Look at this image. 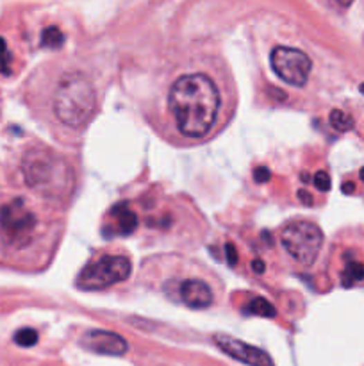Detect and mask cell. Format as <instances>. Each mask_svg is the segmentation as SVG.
<instances>
[{"label":"cell","mask_w":364,"mask_h":366,"mask_svg":"<svg viewBox=\"0 0 364 366\" xmlns=\"http://www.w3.org/2000/svg\"><path fill=\"white\" fill-rule=\"evenodd\" d=\"M170 113L188 138H202L212 129L220 111V93L203 73L179 77L168 95Z\"/></svg>","instance_id":"1"},{"label":"cell","mask_w":364,"mask_h":366,"mask_svg":"<svg viewBox=\"0 0 364 366\" xmlns=\"http://www.w3.org/2000/svg\"><path fill=\"white\" fill-rule=\"evenodd\" d=\"M21 172L30 190L55 201H66L75 183L70 163L47 147L27 150L21 159Z\"/></svg>","instance_id":"2"},{"label":"cell","mask_w":364,"mask_h":366,"mask_svg":"<svg viewBox=\"0 0 364 366\" xmlns=\"http://www.w3.org/2000/svg\"><path fill=\"white\" fill-rule=\"evenodd\" d=\"M97 111V91L93 82L81 72H72L61 79L54 93V113L61 124L81 129Z\"/></svg>","instance_id":"3"},{"label":"cell","mask_w":364,"mask_h":366,"mask_svg":"<svg viewBox=\"0 0 364 366\" xmlns=\"http://www.w3.org/2000/svg\"><path fill=\"white\" fill-rule=\"evenodd\" d=\"M38 218L29 211L24 199H15L0 208V238L9 247L24 248L30 243Z\"/></svg>","instance_id":"4"},{"label":"cell","mask_w":364,"mask_h":366,"mask_svg":"<svg viewBox=\"0 0 364 366\" xmlns=\"http://www.w3.org/2000/svg\"><path fill=\"white\" fill-rule=\"evenodd\" d=\"M280 243L289 256L304 266H309L316 261L323 247V232L311 221H295L284 227Z\"/></svg>","instance_id":"5"},{"label":"cell","mask_w":364,"mask_h":366,"mask_svg":"<svg viewBox=\"0 0 364 366\" xmlns=\"http://www.w3.org/2000/svg\"><path fill=\"white\" fill-rule=\"evenodd\" d=\"M132 263L125 256H102L98 261L88 264L77 279L81 290H104L129 279Z\"/></svg>","instance_id":"6"},{"label":"cell","mask_w":364,"mask_h":366,"mask_svg":"<svg viewBox=\"0 0 364 366\" xmlns=\"http://www.w3.org/2000/svg\"><path fill=\"white\" fill-rule=\"evenodd\" d=\"M271 68L284 82L291 86H305L309 81L313 61L309 55L291 47L273 48L270 57Z\"/></svg>","instance_id":"7"},{"label":"cell","mask_w":364,"mask_h":366,"mask_svg":"<svg viewBox=\"0 0 364 366\" xmlns=\"http://www.w3.org/2000/svg\"><path fill=\"white\" fill-rule=\"evenodd\" d=\"M215 343L224 350L225 354H229L230 358L236 361H242L248 366H275L271 358L264 350L252 347L242 340H236L227 334H215Z\"/></svg>","instance_id":"8"},{"label":"cell","mask_w":364,"mask_h":366,"mask_svg":"<svg viewBox=\"0 0 364 366\" xmlns=\"http://www.w3.org/2000/svg\"><path fill=\"white\" fill-rule=\"evenodd\" d=\"M81 345L91 352L104 354V356H123L127 354L129 345L120 334L102 329L86 331L81 338Z\"/></svg>","instance_id":"9"},{"label":"cell","mask_w":364,"mask_h":366,"mask_svg":"<svg viewBox=\"0 0 364 366\" xmlns=\"http://www.w3.org/2000/svg\"><path fill=\"white\" fill-rule=\"evenodd\" d=\"M179 295L186 306L193 309H203L212 304V291L208 284L199 279H186L179 284Z\"/></svg>","instance_id":"10"},{"label":"cell","mask_w":364,"mask_h":366,"mask_svg":"<svg viewBox=\"0 0 364 366\" xmlns=\"http://www.w3.org/2000/svg\"><path fill=\"white\" fill-rule=\"evenodd\" d=\"M113 217L118 221V227L123 235H131L132 230L138 227V217H136L134 211H131L125 204L116 205V208L113 209Z\"/></svg>","instance_id":"11"},{"label":"cell","mask_w":364,"mask_h":366,"mask_svg":"<svg viewBox=\"0 0 364 366\" xmlns=\"http://www.w3.org/2000/svg\"><path fill=\"white\" fill-rule=\"evenodd\" d=\"M245 311L250 313V315L263 316V318H273V316L277 315L275 307L271 306L266 298H263V297L252 298L248 306L245 307Z\"/></svg>","instance_id":"12"},{"label":"cell","mask_w":364,"mask_h":366,"mask_svg":"<svg viewBox=\"0 0 364 366\" xmlns=\"http://www.w3.org/2000/svg\"><path fill=\"white\" fill-rule=\"evenodd\" d=\"M329 120H331L332 127L339 132H348L354 129V118L341 109H332Z\"/></svg>","instance_id":"13"},{"label":"cell","mask_w":364,"mask_h":366,"mask_svg":"<svg viewBox=\"0 0 364 366\" xmlns=\"http://www.w3.org/2000/svg\"><path fill=\"white\" fill-rule=\"evenodd\" d=\"M64 35L57 27H47L42 33V47L47 48H60L63 47Z\"/></svg>","instance_id":"14"},{"label":"cell","mask_w":364,"mask_h":366,"mask_svg":"<svg viewBox=\"0 0 364 366\" xmlns=\"http://www.w3.org/2000/svg\"><path fill=\"white\" fill-rule=\"evenodd\" d=\"M364 279V264L357 263V261H350L347 264V268H345L343 273V286L345 288H350L354 282L363 281Z\"/></svg>","instance_id":"15"},{"label":"cell","mask_w":364,"mask_h":366,"mask_svg":"<svg viewBox=\"0 0 364 366\" xmlns=\"http://www.w3.org/2000/svg\"><path fill=\"white\" fill-rule=\"evenodd\" d=\"M38 332L34 329H20V331L15 334V343L20 347H34L38 343Z\"/></svg>","instance_id":"16"},{"label":"cell","mask_w":364,"mask_h":366,"mask_svg":"<svg viewBox=\"0 0 364 366\" xmlns=\"http://www.w3.org/2000/svg\"><path fill=\"white\" fill-rule=\"evenodd\" d=\"M314 186H316L320 192H329V190H331V175L327 174V172L320 170L314 175Z\"/></svg>","instance_id":"17"},{"label":"cell","mask_w":364,"mask_h":366,"mask_svg":"<svg viewBox=\"0 0 364 366\" xmlns=\"http://www.w3.org/2000/svg\"><path fill=\"white\" fill-rule=\"evenodd\" d=\"M270 177H271V172H270V168H266V166H257V168L254 170L255 183L264 184V183H268V181H270Z\"/></svg>","instance_id":"18"},{"label":"cell","mask_w":364,"mask_h":366,"mask_svg":"<svg viewBox=\"0 0 364 366\" xmlns=\"http://www.w3.org/2000/svg\"><path fill=\"white\" fill-rule=\"evenodd\" d=\"M225 256H227V263H229L230 266H234V264L237 263V252L233 243H227V245H225Z\"/></svg>","instance_id":"19"},{"label":"cell","mask_w":364,"mask_h":366,"mask_svg":"<svg viewBox=\"0 0 364 366\" xmlns=\"http://www.w3.org/2000/svg\"><path fill=\"white\" fill-rule=\"evenodd\" d=\"M9 63H11V55L6 52V54H0V73H4V75H9L11 73V66H9Z\"/></svg>","instance_id":"20"},{"label":"cell","mask_w":364,"mask_h":366,"mask_svg":"<svg viewBox=\"0 0 364 366\" xmlns=\"http://www.w3.org/2000/svg\"><path fill=\"white\" fill-rule=\"evenodd\" d=\"M250 266H252V270H254L255 273H259V275L264 273V270H266V264H264V261H261V259H254Z\"/></svg>","instance_id":"21"},{"label":"cell","mask_w":364,"mask_h":366,"mask_svg":"<svg viewBox=\"0 0 364 366\" xmlns=\"http://www.w3.org/2000/svg\"><path fill=\"white\" fill-rule=\"evenodd\" d=\"M298 196H300L302 202H304L305 205H311V204H313V196H311L309 193L305 192V190H300V192H298Z\"/></svg>","instance_id":"22"},{"label":"cell","mask_w":364,"mask_h":366,"mask_svg":"<svg viewBox=\"0 0 364 366\" xmlns=\"http://www.w3.org/2000/svg\"><path fill=\"white\" fill-rule=\"evenodd\" d=\"M356 192V184L354 183H345L343 184V193H347V195H350V193Z\"/></svg>","instance_id":"23"},{"label":"cell","mask_w":364,"mask_h":366,"mask_svg":"<svg viewBox=\"0 0 364 366\" xmlns=\"http://www.w3.org/2000/svg\"><path fill=\"white\" fill-rule=\"evenodd\" d=\"M270 93L271 95H277V97H279L280 100H284V98H286V93H284V91H277L275 88H270Z\"/></svg>","instance_id":"24"},{"label":"cell","mask_w":364,"mask_h":366,"mask_svg":"<svg viewBox=\"0 0 364 366\" xmlns=\"http://www.w3.org/2000/svg\"><path fill=\"white\" fill-rule=\"evenodd\" d=\"M8 52V45H6V39L0 38V54H6Z\"/></svg>","instance_id":"25"},{"label":"cell","mask_w":364,"mask_h":366,"mask_svg":"<svg viewBox=\"0 0 364 366\" xmlns=\"http://www.w3.org/2000/svg\"><path fill=\"white\" fill-rule=\"evenodd\" d=\"M359 177H361V181H363V183H364V168H361V172H359Z\"/></svg>","instance_id":"26"},{"label":"cell","mask_w":364,"mask_h":366,"mask_svg":"<svg viewBox=\"0 0 364 366\" xmlns=\"http://www.w3.org/2000/svg\"><path fill=\"white\" fill-rule=\"evenodd\" d=\"M359 90H361V93H364V84L359 86Z\"/></svg>","instance_id":"27"}]
</instances>
